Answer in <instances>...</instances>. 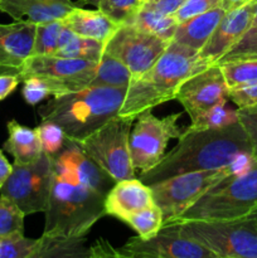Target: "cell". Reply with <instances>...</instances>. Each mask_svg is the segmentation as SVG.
Instances as JSON below:
<instances>
[{"instance_id": "cell-1", "label": "cell", "mask_w": 257, "mask_h": 258, "mask_svg": "<svg viewBox=\"0 0 257 258\" xmlns=\"http://www.w3.org/2000/svg\"><path fill=\"white\" fill-rule=\"evenodd\" d=\"M115 181L72 140L53 156L52 184L43 234L86 237L106 216L105 201Z\"/></svg>"}, {"instance_id": "cell-2", "label": "cell", "mask_w": 257, "mask_h": 258, "mask_svg": "<svg viewBox=\"0 0 257 258\" xmlns=\"http://www.w3.org/2000/svg\"><path fill=\"white\" fill-rule=\"evenodd\" d=\"M244 154L252 155V145L239 121L218 128L188 127L173 150L165 154L158 165L141 173L139 179L151 185L180 174L223 169Z\"/></svg>"}, {"instance_id": "cell-3", "label": "cell", "mask_w": 257, "mask_h": 258, "mask_svg": "<svg viewBox=\"0 0 257 258\" xmlns=\"http://www.w3.org/2000/svg\"><path fill=\"white\" fill-rule=\"evenodd\" d=\"M209 66L199 52L170 40L159 59L128 83L118 116L135 120L144 111L174 100L184 81Z\"/></svg>"}, {"instance_id": "cell-4", "label": "cell", "mask_w": 257, "mask_h": 258, "mask_svg": "<svg viewBox=\"0 0 257 258\" xmlns=\"http://www.w3.org/2000/svg\"><path fill=\"white\" fill-rule=\"evenodd\" d=\"M127 87L92 86L54 96L38 108L42 121L54 122L72 141H81L118 116Z\"/></svg>"}, {"instance_id": "cell-5", "label": "cell", "mask_w": 257, "mask_h": 258, "mask_svg": "<svg viewBox=\"0 0 257 258\" xmlns=\"http://www.w3.org/2000/svg\"><path fill=\"white\" fill-rule=\"evenodd\" d=\"M161 228L203 244L219 258H257V212L233 219H176Z\"/></svg>"}, {"instance_id": "cell-6", "label": "cell", "mask_w": 257, "mask_h": 258, "mask_svg": "<svg viewBox=\"0 0 257 258\" xmlns=\"http://www.w3.org/2000/svg\"><path fill=\"white\" fill-rule=\"evenodd\" d=\"M256 212L257 160L254 159L246 171L222 179L176 219H233Z\"/></svg>"}, {"instance_id": "cell-7", "label": "cell", "mask_w": 257, "mask_h": 258, "mask_svg": "<svg viewBox=\"0 0 257 258\" xmlns=\"http://www.w3.org/2000/svg\"><path fill=\"white\" fill-rule=\"evenodd\" d=\"M253 161V155L244 154L227 168L191 171L149 185L153 193L154 202L163 214L164 223L179 218L212 186L227 176L246 171Z\"/></svg>"}, {"instance_id": "cell-8", "label": "cell", "mask_w": 257, "mask_h": 258, "mask_svg": "<svg viewBox=\"0 0 257 258\" xmlns=\"http://www.w3.org/2000/svg\"><path fill=\"white\" fill-rule=\"evenodd\" d=\"M134 121V118L116 116L86 139L75 141L115 183L136 178L128 148Z\"/></svg>"}, {"instance_id": "cell-9", "label": "cell", "mask_w": 257, "mask_h": 258, "mask_svg": "<svg viewBox=\"0 0 257 258\" xmlns=\"http://www.w3.org/2000/svg\"><path fill=\"white\" fill-rule=\"evenodd\" d=\"M53 158L43 153L30 163L14 161L9 178L0 189L2 197L12 201L25 216L44 213L50 193Z\"/></svg>"}, {"instance_id": "cell-10", "label": "cell", "mask_w": 257, "mask_h": 258, "mask_svg": "<svg viewBox=\"0 0 257 258\" xmlns=\"http://www.w3.org/2000/svg\"><path fill=\"white\" fill-rule=\"evenodd\" d=\"M181 113H171L158 117L151 110L144 111L138 116L128 139V148L135 170L146 173L158 165L165 155L166 145L171 139H179L184 131L178 120Z\"/></svg>"}, {"instance_id": "cell-11", "label": "cell", "mask_w": 257, "mask_h": 258, "mask_svg": "<svg viewBox=\"0 0 257 258\" xmlns=\"http://www.w3.org/2000/svg\"><path fill=\"white\" fill-rule=\"evenodd\" d=\"M169 40L149 34L134 27L122 24L105 44V54L122 62L131 72L133 78L139 77L159 59Z\"/></svg>"}, {"instance_id": "cell-12", "label": "cell", "mask_w": 257, "mask_h": 258, "mask_svg": "<svg viewBox=\"0 0 257 258\" xmlns=\"http://www.w3.org/2000/svg\"><path fill=\"white\" fill-rule=\"evenodd\" d=\"M98 62L59 55H30L15 72L20 82L25 78L49 77L67 83L72 91L88 87L96 75Z\"/></svg>"}, {"instance_id": "cell-13", "label": "cell", "mask_w": 257, "mask_h": 258, "mask_svg": "<svg viewBox=\"0 0 257 258\" xmlns=\"http://www.w3.org/2000/svg\"><path fill=\"white\" fill-rule=\"evenodd\" d=\"M229 88L218 64H212L181 83L175 100L180 102L191 122L213 106L228 101Z\"/></svg>"}, {"instance_id": "cell-14", "label": "cell", "mask_w": 257, "mask_h": 258, "mask_svg": "<svg viewBox=\"0 0 257 258\" xmlns=\"http://www.w3.org/2000/svg\"><path fill=\"white\" fill-rule=\"evenodd\" d=\"M120 251L130 258H219L203 244L163 228L149 239L133 237Z\"/></svg>"}, {"instance_id": "cell-15", "label": "cell", "mask_w": 257, "mask_h": 258, "mask_svg": "<svg viewBox=\"0 0 257 258\" xmlns=\"http://www.w3.org/2000/svg\"><path fill=\"white\" fill-rule=\"evenodd\" d=\"M253 14L254 0L238 9L226 12L208 42L199 50L202 59L208 64H216L248 30Z\"/></svg>"}, {"instance_id": "cell-16", "label": "cell", "mask_w": 257, "mask_h": 258, "mask_svg": "<svg viewBox=\"0 0 257 258\" xmlns=\"http://www.w3.org/2000/svg\"><path fill=\"white\" fill-rule=\"evenodd\" d=\"M37 24L28 20L0 25V72L15 73L33 54Z\"/></svg>"}, {"instance_id": "cell-17", "label": "cell", "mask_w": 257, "mask_h": 258, "mask_svg": "<svg viewBox=\"0 0 257 258\" xmlns=\"http://www.w3.org/2000/svg\"><path fill=\"white\" fill-rule=\"evenodd\" d=\"M150 186L139 178L126 179L113 184L105 201L106 216L125 222L133 214L154 206Z\"/></svg>"}, {"instance_id": "cell-18", "label": "cell", "mask_w": 257, "mask_h": 258, "mask_svg": "<svg viewBox=\"0 0 257 258\" xmlns=\"http://www.w3.org/2000/svg\"><path fill=\"white\" fill-rule=\"evenodd\" d=\"M78 7L72 0H2L0 12L15 22L28 20L34 24L60 20Z\"/></svg>"}, {"instance_id": "cell-19", "label": "cell", "mask_w": 257, "mask_h": 258, "mask_svg": "<svg viewBox=\"0 0 257 258\" xmlns=\"http://www.w3.org/2000/svg\"><path fill=\"white\" fill-rule=\"evenodd\" d=\"M63 22L77 35L98 40L103 44L110 40L118 28L117 24L98 9L87 10L81 7H76L71 10L63 18Z\"/></svg>"}, {"instance_id": "cell-20", "label": "cell", "mask_w": 257, "mask_h": 258, "mask_svg": "<svg viewBox=\"0 0 257 258\" xmlns=\"http://www.w3.org/2000/svg\"><path fill=\"white\" fill-rule=\"evenodd\" d=\"M224 14L226 12L221 7H217L203 14L196 15L185 22L179 23L171 40L199 52L208 42L209 37Z\"/></svg>"}, {"instance_id": "cell-21", "label": "cell", "mask_w": 257, "mask_h": 258, "mask_svg": "<svg viewBox=\"0 0 257 258\" xmlns=\"http://www.w3.org/2000/svg\"><path fill=\"white\" fill-rule=\"evenodd\" d=\"M25 258H91V246L86 237L42 234L37 246Z\"/></svg>"}, {"instance_id": "cell-22", "label": "cell", "mask_w": 257, "mask_h": 258, "mask_svg": "<svg viewBox=\"0 0 257 258\" xmlns=\"http://www.w3.org/2000/svg\"><path fill=\"white\" fill-rule=\"evenodd\" d=\"M8 140L4 143L7 150L18 163H30L43 154L42 145L35 128L22 125L18 121L8 122Z\"/></svg>"}, {"instance_id": "cell-23", "label": "cell", "mask_w": 257, "mask_h": 258, "mask_svg": "<svg viewBox=\"0 0 257 258\" xmlns=\"http://www.w3.org/2000/svg\"><path fill=\"white\" fill-rule=\"evenodd\" d=\"M128 24H133L134 27L143 30V32L156 35L161 39L169 40V42L173 39L174 33L178 27V22L173 15L161 14V13L145 9L143 7L131 18Z\"/></svg>"}, {"instance_id": "cell-24", "label": "cell", "mask_w": 257, "mask_h": 258, "mask_svg": "<svg viewBox=\"0 0 257 258\" xmlns=\"http://www.w3.org/2000/svg\"><path fill=\"white\" fill-rule=\"evenodd\" d=\"M68 92H73L72 88L67 83L54 80V78L37 76V77L25 78L23 81V98L30 106L38 105L49 96L54 97V96L65 95Z\"/></svg>"}, {"instance_id": "cell-25", "label": "cell", "mask_w": 257, "mask_h": 258, "mask_svg": "<svg viewBox=\"0 0 257 258\" xmlns=\"http://www.w3.org/2000/svg\"><path fill=\"white\" fill-rule=\"evenodd\" d=\"M133 80L131 72L122 62L111 55L105 54L97 63V70L91 85L110 86V87H127Z\"/></svg>"}, {"instance_id": "cell-26", "label": "cell", "mask_w": 257, "mask_h": 258, "mask_svg": "<svg viewBox=\"0 0 257 258\" xmlns=\"http://www.w3.org/2000/svg\"><path fill=\"white\" fill-rule=\"evenodd\" d=\"M217 64L221 67L229 90L257 83V57L239 58Z\"/></svg>"}, {"instance_id": "cell-27", "label": "cell", "mask_w": 257, "mask_h": 258, "mask_svg": "<svg viewBox=\"0 0 257 258\" xmlns=\"http://www.w3.org/2000/svg\"><path fill=\"white\" fill-rule=\"evenodd\" d=\"M103 52H105V44L103 43L91 39V38L81 37V35L73 33L72 37L58 49L55 55L91 60V62H100Z\"/></svg>"}, {"instance_id": "cell-28", "label": "cell", "mask_w": 257, "mask_h": 258, "mask_svg": "<svg viewBox=\"0 0 257 258\" xmlns=\"http://www.w3.org/2000/svg\"><path fill=\"white\" fill-rule=\"evenodd\" d=\"M138 233V237L149 239L156 236L163 227L164 219L160 208L156 204L133 214L125 221Z\"/></svg>"}, {"instance_id": "cell-29", "label": "cell", "mask_w": 257, "mask_h": 258, "mask_svg": "<svg viewBox=\"0 0 257 258\" xmlns=\"http://www.w3.org/2000/svg\"><path fill=\"white\" fill-rule=\"evenodd\" d=\"M65 23L63 19L37 24L34 48L32 55H55L59 49V38Z\"/></svg>"}, {"instance_id": "cell-30", "label": "cell", "mask_w": 257, "mask_h": 258, "mask_svg": "<svg viewBox=\"0 0 257 258\" xmlns=\"http://www.w3.org/2000/svg\"><path fill=\"white\" fill-rule=\"evenodd\" d=\"M238 121V113L237 110L227 107L226 102H221L218 105L213 106L206 112L196 118L190 123L189 127L197 128V130H206V128H218L224 126L232 125V123Z\"/></svg>"}, {"instance_id": "cell-31", "label": "cell", "mask_w": 257, "mask_h": 258, "mask_svg": "<svg viewBox=\"0 0 257 258\" xmlns=\"http://www.w3.org/2000/svg\"><path fill=\"white\" fill-rule=\"evenodd\" d=\"M143 4V0H100L97 8L120 27L130 22Z\"/></svg>"}, {"instance_id": "cell-32", "label": "cell", "mask_w": 257, "mask_h": 258, "mask_svg": "<svg viewBox=\"0 0 257 258\" xmlns=\"http://www.w3.org/2000/svg\"><path fill=\"white\" fill-rule=\"evenodd\" d=\"M25 214L9 199L0 197V238L24 234Z\"/></svg>"}, {"instance_id": "cell-33", "label": "cell", "mask_w": 257, "mask_h": 258, "mask_svg": "<svg viewBox=\"0 0 257 258\" xmlns=\"http://www.w3.org/2000/svg\"><path fill=\"white\" fill-rule=\"evenodd\" d=\"M35 131H37L38 138H39L43 153L52 156V158L57 155L58 153H60L70 140L65 131L57 123L50 122V121H42L35 127Z\"/></svg>"}, {"instance_id": "cell-34", "label": "cell", "mask_w": 257, "mask_h": 258, "mask_svg": "<svg viewBox=\"0 0 257 258\" xmlns=\"http://www.w3.org/2000/svg\"><path fill=\"white\" fill-rule=\"evenodd\" d=\"M247 57H257V0H254V14L248 30L217 63Z\"/></svg>"}, {"instance_id": "cell-35", "label": "cell", "mask_w": 257, "mask_h": 258, "mask_svg": "<svg viewBox=\"0 0 257 258\" xmlns=\"http://www.w3.org/2000/svg\"><path fill=\"white\" fill-rule=\"evenodd\" d=\"M38 239L14 234L0 238V258H25L37 246Z\"/></svg>"}, {"instance_id": "cell-36", "label": "cell", "mask_w": 257, "mask_h": 258, "mask_svg": "<svg viewBox=\"0 0 257 258\" xmlns=\"http://www.w3.org/2000/svg\"><path fill=\"white\" fill-rule=\"evenodd\" d=\"M219 7V0H186L178 10L173 14L175 20L183 23L196 15L203 14L208 10Z\"/></svg>"}, {"instance_id": "cell-37", "label": "cell", "mask_w": 257, "mask_h": 258, "mask_svg": "<svg viewBox=\"0 0 257 258\" xmlns=\"http://www.w3.org/2000/svg\"><path fill=\"white\" fill-rule=\"evenodd\" d=\"M228 100L237 106V110L257 107V83L239 86L231 88L228 92Z\"/></svg>"}, {"instance_id": "cell-38", "label": "cell", "mask_w": 257, "mask_h": 258, "mask_svg": "<svg viewBox=\"0 0 257 258\" xmlns=\"http://www.w3.org/2000/svg\"><path fill=\"white\" fill-rule=\"evenodd\" d=\"M238 121L248 135L252 145V155L257 160V107L237 110Z\"/></svg>"}, {"instance_id": "cell-39", "label": "cell", "mask_w": 257, "mask_h": 258, "mask_svg": "<svg viewBox=\"0 0 257 258\" xmlns=\"http://www.w3.org/2000/svg\"><path fill=\"white\" fill-rule=\"evenodd\" d=\"M91 252L97 258H130L107 239L100 238L91 246Z\"/></svg>"}, {"instance_id": "cell-40", "label": "cell", "mask_w": 257, "mask_h": 258, "mask_svg": "<svg viewBox=\"0 0 257 258\" xmlns=\"http://www.w3.org/2000/svg\"><path fill=\"white\" fill-rule=\"evenodd\" d=\"M185 2L186 0H148L143 4V8L161 14L173 15Z\"/></svg>"}, {"instance_id": "cell-41", "label": "cell", "mask_w": 257, "mask_h": 258, "mask_svg": "<svg viewBox=\"0 0 257 258\" xmlns=\"http://www.w3.org/2000/svg\"><path fill=\"white\" fill-rule=\"evenodd\" d=\"M20 80L15 73L0 72V101L5 100L19 85Z\"/></svg>"}, {"instance_id": "cell-42", "label": "cell", "mask_w": 257, "mask_h": 258, "mask_svg": "<svg viewBox=\"0 0 257 258\" xmlns=\"http://www.w3.org/2000/svg\"><path fill=\"white\" fill-rule=\"evenodd\" d=\"M13 165L8 161V159L5 158L3 151L0 150V189L4 185V183L7 181V179L9 178V175L12 174Z\"/></svg>"}, {"instance_id": "cell-43", "label": "cell", "mask_w": 257, "mask_h": 258, "mask_svg": "<svg viewBox=\"0 0 257 258\" xmlns=\"http://www.w3.org/2000/svg\"><path fill=\"white\" fill-rule=\"evenodd\" d=\"M249 2H252V0H219V7L224 12H231V10L238 9V8L248 4Z\"/></svg>"}, {"instance_id": "cell-44", "label": "cell", "mask_w": 257, "mask_h": 258, "mask_svg": "<svg viewBox=\"0 0 257 258\" xmlns=\"http://www.w3.org/2000/svg\"><path fill=\"white\" fill-rule=\"evenodd\" d=\"M98 2H100V0H80V4H91L97 7Z\"/></svg>"}, {"instance_id": "cell-45", "label": "cell", "mask_w": 257, "mask_h": 258, "mask_svg": "<svg viewBox=\"0 0 257 258\" xmlns=\"http://www.w3.org/2000/svg\"><path fill=\"white\" fill-rule=\"evenodd\" d=\"M91 258H97V257H96V256H95V254H93V253H92V252H91Z\"/></svg>"}, {"instance_id": "cell-46", "label": "cell", "mask_w": 257, "mask_h": 258, "mask_svg": "<svg viewBox=\"0 0 257 258\" xmlns=\"http://www.w3.org/2000/svg\"><path fill=\"white\" fill-rule=\"evenodd\" d=\"M143 2H144V3H145V2H148V0H143Z\"/></svg>"}, {"instance_id": "cell-47", "label": "cell", "mask_w": 257, "mask_h": 258, "mask_svg": "<svg viewBox=\"0 0 257 258\" xmlns=\"http://www.w3.org/2000/svg\"><path fill=\"white\" fill-rule=\"evenodd\" d=\"M0 2H2V0H0Z\"/></svg>"}, {"instance_id": "cell-48", "label": "cell", "mask_w": 257, "mask_h": 258, "mask_svg": "<svg viewBox=\"0 0 257 258\" xmlns=\"http://www.w3.org/2000/svg\"><path fill=\"white\" fill-rule=\"evenodd\" d=\"M0 25H2V24H0Z\"/></svg>"}]
</instances>
